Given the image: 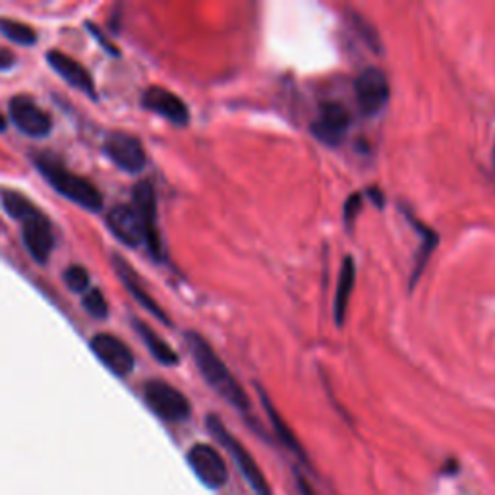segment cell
<instances>
[{
	"mask_svg": "<svg viewBox=\"0 0 495 495\" xmlns=\"http://www.w3.org/2000/svg\"><path fill=\"white\" fill-rule=\"evenodd\" d=\"M4 212L22 225V240L37 264H47L55 248L53 225L39 207L12 188H0Z\"/></svg>",
	"mask_w": 495,
	"mask_h": 495,
	"instance_id": "1",
	"label": "cell"
},
{
	"mask_svg": "<svg viewBox=\"0 0 495 495\" xmlns=\"http://www.w3.org/2000/svg\"><path fill=\"white\" fill-rule=\"evenodd\" d=\"M186 343L195 366H198L207 385H210L217 395L223 397L229 405L237 409L238 412H244V414L250 412L252 409L250 397H248L244 387L229 370L227 364L215 353L213 346L195 331L186 333Z\"/></svg>",
	"mask_w": 495,
	"mask_h": 495,
	"instance_id": "2",
	"label": "cell"
},
{
	"mask_svg": "<svg viewBox=\"0 0 495 495\" xmlns=\"http://www.w3.org/2000/svg\"><path fill=\"white\" fill-rule=\"evenodd\" d=\"M35 165L39 173L49 180V184L60 195H64V198H68L72 203H77L87 212H101L103 194L97 190L94 182L72 173L70 168H67L58 159L50 158L47 153L39 155Z\"/></svg>",
	"mask_w": 495,
	"mask_h": 495,
	"instance_id": "3",
	"label": "cell"
},
{
	"mask_svg": "<svg viewBox=\"0 0 495 495\" xmlns=\"http://www.w3.org/2000/svg\"><path fill=\"white\" fill-rule=\"evenodd\" d=\"M207 429H210V434L220 443V446L225 447V451L230 454L234 464L238 466V471L242 472L244 480L250 484V488L254 490V493L257 495H271V486L266 478V474L262 472V468L256 463V459L250 454L242 443L234 437L227 426L220 422L217 416H207Z\"/></svg>",
	"mask_w": 495,
	"mask_h": 495,
	"instance_id": "4",
	"label": "cell"
},
{
	"mask_svg": "<svg viewBox=\"0 0 495 495\" xmlns=\"http://www.w3.org/2000/svg\"><path fill=\"white\" fill-rule=\"evenodd\" d=\"M132 205L138 212L141 230H143V244H146L149 256L155 262H165L166 254L161 240V232L158 225V194L149 180H140L132 190Z\"/></svg>",
	"mask_w": 495,
	"mask_h": 495,
	"instance_id": "5",
	"label": "cell"
},
{
	"mask_svg": "<svg viewBox=\"0 0 495 495\" xmlns=\"http://www.w3.org/2000/svg\"><path fill=\"white\" fill-rule=\"evenodd\" d=\"M148 407L165 422H184L190 418L192 407L184 393L161 380H151L143 387Z\"/></svg>",
	"mask_w": 495,
	"mask_h": 495,
	"instance_id": "6",
	"label": "cell"
},
{
	"mask_svg": "<svg viewBox=\"0 0 495 495\" xmlns=\"http://www.w3.org/2000/svg\"><path fill=\"white\" fill-rule=\"evenodd\" d=\"M103 151L124 173L138 175L148 165V153L143 149V143L126 132H111L103 143Z\"/></svg>",
	"mask_w": 495,
	"mask_h": 495,
	"instance_id": "7",
	"label": "cell"
},
{
	"mask_svg": "<svg viewBox=\"0 0 495 495\" xmlns=\"http://www.w3.org/2000/svg\"><path fill=\"white\" fill-rule=\"evenodd\" d=\"M355 91L358 109L364 116L380 114L391 97V87L385 72L374 67L360 72L355 82Z\"/></svg>",
	"mask_w": 495,
	"mask_h": 495,
	"instance_id": "8",
	"label": "cell"
},
{
	"mask_svg": "<svg viewBox=\"0 0 495 495\" xmlns=\"http://www.w3.org/2000/svg\"><path fill=\"white\" fill-rule=\"evenodd\" d=\"M350 128V112L338 101H325L318 109V116L311 121V134L325 146H338Z\"/></svg>",
	"mask_w": 495,
	"mask_h": 495,
	"instance_id": "9",
	"label": "cell"
},
{
	"mask_svg": "<svg viewBox=\"0 0 495 495\" xmlns=\"http://www.w3.org/2000/svg\"><path fill=\"white\" fill-rule=\"evenodd\" d=\"M10 119L14 126L30 138H47L53 130V119L50 114L37 105L28 95H18L8 105Z\"/></svg>",
	"mask_w": 495,
	"mask_h": 495,
	"instance_id": "10",
	"label": "cell"
},
{
	"mask_svg": "<svg viewBox=\"0 0 495 495\" xmlns=\"http://www.w3.org/2000/svg\"><path fill=\"white\" fill-rule=\"evenodd\" d=\"M91 350H94L95 356L103 366L109 368L114 375L124 377L128 374H132L136 366V358L134 353L130 350V346L121 341L119 337L109 335V333H99L89 343Z\"/></svg>",
	"mask_w": 495,
	"mask_h": 495,
	"instance_id": "11",
	"label": "cell"
},
{
	"mask_svg": "<svg viewBox=\"0 0 495 495\" xmlns=\"http://www.w3.org/2000/svg\"><path fill=\"white\" fill-rule=\"evenodd\" d=\"M188 463L203 484L212 490H219L227 484L229 472L220 453L205 443H198L188 451Z\"/></svg>",
	"mask_w": 495,
	"mask_h": 495,
	"instance_id": "12",
	"label": "cell"
},
{
	"mask_svg": "<svg viewBox=\"0 0 495 495\" xmlns=\"http://www.w3.org/2000/svg\"><path fill=\"white\" fill-rule=\"evenodd\" d=\"M141 105L146 111L163 116L165 121L173 122L175 126H186L190 122V109L186 103L165 87L153 86L146 89V94L141 97Z\"/></svg>",
	"mask_w": 495,
	"mask_h": 495,
	"instance_id": "13",
	"label": "cell"
},
{
	"mask_svg": "<svg viewBox=\"0 0 495 495\" xmlns=\"http://www.w3.org/2000/svg\"><path fill=\"white\" fill-rule=\"evenodd\" d=\"M112 267L116 271V275H119L121 283L126 286V291L134 296V301L141 308H146L155 320H159L161 323H165V325H168V328H171V325H173L171 318H168L165 314V310L149 296V292L146 291V286H143L141 279L138 277V273L132 269V266H130L122 256L112 254Z\"/></svg>",
	"mask_w": 495,
	"mask_h": 495,
	"instance_id": "14",
	"label": "cell"
},
{
	"mask_svg": "<svg viewBox=\"0 0 495 495\" xmlns=\"http://www.w3.org/2000/svg\"><path fill=\"white\" fill-rule=\"evenodd\" d=\"M47 62L53 68L64 82L70 84L72 87L84 91L87 97H97L95 94V82L94 76L89 74V70L84 67L82 62L74 60L67 53H60V50H49L47 53Z\"/></svg>",
	"mask_w": 495,
	"mask_h": 495,
	"instance_id": "15",
	"label": "cell"
},
{
	"mask_svg": "<svg viewBox=\"0 0 495 495\" xmlns=\"http://www.w3.org/2000/svg\"><path fill=\"white\" fill-rule=\"evenodd\" d=\"M107 227L116 238L130 248L143 244V230L134 205H114L109 212Z\"/></svg>",
	"mask_w": 495,
	"mask_h": 495,
	"instance_id": "16",
	"label": "cell"
},
{
	"mask_svg": "<svg viewBox=\"0 0 495 495\" xmlns=\"http://www.w3.org/2000/svg\"><path fill=\"white\" fill-rule=\"evenodd\" d=\"M407 219H409V223L418 230V237H420V246H418V252L414 254V264H412V271H410V281H409V289L412 291L416 283L420 281L422 277V273L429 262V257H432L434 250H436V246L439 244V234L434 230V229H429L426 223H422V220L416 219L412 213L405 212Z\"/></svg>",
	"mask_w": 495,
	"mask_h": 495,
	"instance_id": "17",
	"label": "cell"
},
{
	"mask_svg": "<svg viewBox=\"0 0 495 495\" xmlns=\"http://www.w3.org/2000/svg\"><path fill=\"white\" fill-rule=\"evenodd\" d=\"M355 284H356V266H355V259L348 256L343 259L341 273H338V279H337L335 298H333V316L338 328H343L346 321L350 298H353V292H355Z\"/></svg>",
	"mask_w": 495,
	"mask_h": 495,
	"instance_id": "18",
	"label": "cell"
},
{
	"mask_svg": "<svg viewBox=\"0 0 495 495\" xmlns=\"http://www.w3.org/2000/svg\"><path fill=\"white\" fill-rule=\"evenodd\" d=\"M257 391H259V399H262V405H264V409H266V412L269 416V420H271L273 432H275V436L279 437V441L283 443V446L286 449L292 451L294 454H298V459L306 461V453H304V449L301 446V441L296 439V436H294V432L291 429V426L286 424V420L279 414V410L275 409V405H273L266 391L262 387H257Z\"/></svg>",
	"mask_w": 495,
	"mask_h": 495,
	"instance_id": "19",
	"label": "cell"
},
{
	"mask_svg": "<svg viewBox=\"0 0 495 495\" xmlns=\"http://www.w3.org/2000/svg\"><path fill=\"white\" fill-rule=\"evenodd\" d=\"M132 323H134V329L141 337L143 345L149 348V353L155 360L161 362L163 366H176L178 360H180L178 355H176V350L173 346H168L163 341V337L159 333H155L148 323H143L140 320H132Z\"/></svg>",
	"mask_w": 495,
	"mask_h": 495,
	"instance_id": "20",
	"label": "cell"
},
{
	"mask_svg": "<svg viewBox=\"0 0 495 495\" xmlns=\"http://www.w3.org/2000/svg\"><path fill=\"white\" fill-rule=\"evenodd\" d=\"M0 32H3L4 37H8L10 41L23 47H32L37 43V32L30 28L28 23H22L10 18H0Z\"/></svg>",
	"mask_w": 495,
	"mask_h": 495,
	"instance_id": "21",
	"label": "cell"
},
{
	"mask_svg": "<svg viewBox=\"0 0 495 495\" xmlns=\"http://www.w3.org/2000/svg\"><path fill=\"white\" fill-rule=\"evenodd\" d=\"M84 308L89 316L105 320L109 316V304L99 289H89L84 296Z\"/></svg>",
	"mask_w": 495,
	"mask_h": 495,
	"instance_id": "22",
	"label": "cell"
},
{
	"mask_svg": "<svg viewBox=\"0 0 495 495\" xmlns=\"http://www.w3.org/2000/svg\"><path fill=\"white\" fill-rule=\"evenodd\" d=\"M64 283H67L68 289L76 294H82L89 291V273L82 266H70L67 271H64Z\"/></svg>",
	"mask_w": 495,
	"mask_h": 495,
	"instance_id": "23",
	"label": "cell"
},
{
	"mask_svg": "<svg viewBox=\"0 0 495 495\" xmlns=\"http://www.w3.org/2000/svg\"><path fill=\"white\" fill-rule=\"evenodd\" d=\"M360 210H362V194H353L345 203V223H346V227H353Z\"/></svg>",
	"mask_w": 495,
	"mask_h": 495,
	"instance_id": "24",
	"label": "cell"
},
{
	"mask_svg": "<svg viewBox=\"0 0 495 495\" xmlns=\"http://www.w3.org/2000/svg\"><path fill=\"white\" fill-rule=\"evenodd\" d=\"M87 30H89L91 37H95V39H97V43H99L103 49H105L109 55H114V57H119V55H121V50L116 49V45L111 41V39H109L105 33H103V32L97 28L95 23H87Z\"/></svg>",
	"mask_w": 495,
	"mask_h": 495,
	"instance_id": "25",
	"label": "cell"
},
{
	"mask_svg": "<svg viewBox=\"0 0 495 495\" xmlns=\"http://www.w3.org/2000/svg\"><path fill=\"white\" fill-rule=\"evenodd\" d=\"M16 64V57L12 50L8 49H0V72H6V70H12Z\"/></svg>",
	"mask_w": 495,
	"mask_h": 495,
	"instance_id": "26",
	"label": "cell"
},
{
	"mask_svg": "<svg viewBox=\"0 0 495 495\" xmlns=\"http://www.w3.org/2000/svg\"><path fill=\"white\" fill-rule=\"evenodd\" d=\"M296 484H298V491H301V495H318L316 490L308 484V480L301 474L296 476Z\"/></svg>",
	"mask_w": 495,
	"mask_h": 495,
	"instance_id": "27",
	"label": "cell"
},
{
	"mask_svg": "<svg viewBox=\"0 0 495 495\" xmlns=\"http://www.w3.org/2000/svg\"><path fill=\"white\" fill-rule=\"evenodd\" d=\"M368 194L374 198V203H375V205H383V194H382V192L377 194V190H370Z\"/></svg>",
	"mask_w": 495,
	"mask_h": 495,
	"instance_id": "28",
	"label": "cell"
},
{
	"mask_svg": "<svg viewBox=\"0 0 495 495\" xmlns=\"http://www.w3.org/2000/svg\"><path fill=\"white\" fill-rule=\"evenodd\" d=\"M4 130H6V119L0 114V132H4Z\"/></svg>",
	"mask_w": 495,
	"mask_h": 495,
	"instance_id": "29",
	"label": "cell"
},
{
	"mask_svg": "<svg viewBox=\"0 0 495 495\" xmlns=\"http://www.w3.org/2000/svg\"><path fill=\"white\" fill-rule=\"evenodd\" d=\"M493 166H495V151H493Z\"/></svg>",
	"mask_w": 495,
	"mask_h": 495,
	"instance_id": "30",
	"label": "cell"
}]
</instances>
